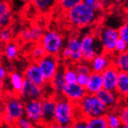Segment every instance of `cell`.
<instances>
[{
  "label": "cell",
  "mask_w": 128,
  "mask_h": 128,
  "mask_svg": "<svg viewBox=\"0 0 128 128\" xmlns=\"http://www.w3.org/2000/svg\"><path fill=\"white\" fill-rule=\"evenodd\" d=\"M67 18L72 25L81 28L92 24L96 18V12L82 1L67 12Z\"/></svg>",
  "instance_id": "7a4b0ae2"
},
{
  "label": "cell",
  "mask_w": 128,
  "mask_h": 128,
  "mask_svg": "<svg viewBox=\"0 0 128 128\" xmlns=\"http://www.w3.org/2000/svg\"><path fill=\"white\" fill-rule=\"evenodd\" d=\"M81 42V51L82 54V62L86 63H90V62L97 54L95 47L94 36L86 34L80 39Z\"/></svg>",
  "instance_id": "7c38bea8"
},
{
  "label": "cell",
  "mask_w": 128,
  "mask_h": 128,
  "mask_svg": "<svg viewBox=\"0 0 128 128\" xmlns=\"http://www.w3.org/2000/svg\"><path fill=\"white\" fill-rule=\"evenodd\" d=\"M12 128H19V127H16V126H13V127H12Z\"/></svg>",
  "instance_id": "c3c4849f"
},
{
  "label": "cell",
  "mask_w": 128,
  "mask_h": 128,
  "mask_svg": "<svg viewBox=\"0 0 128 128\" xmlns=\"http://www.w3.org/2000/svg\"><path fill=\"white\" fill-rule=\"evenodd\" d=\"M42 106V125L47 126L54 122L56 106V96H45L41 100Z\"/></svg>",
  "instance_id": "8fae6325"
},
{
  "label": "cell",
  "mask_w": 128,
  "mask_h": 128,
  "mask_svg": "<svg viewBox=\"0 0 128 128\" xmlns=\"http://www.w3.org/2000/svg\"><path fill=\"white\" fill-rule=\"evenodd\" d=\"M33 4L40 11H48L55 4L53 0H35Z\"/></svg>",
  "instance_id": "f546056e"
},
{
  "label": "cell",
  "mask_w": 128,
  "mask_h": 128,
  "mask_svg": "<svg viewBox=\"0 0 128 128\" xmlns=\"http://www.w3.org/2000/svg\"><path fill=\"white\" fill-rule=\"evenodd\" d=\"M85 88H82L78 84H65L64 86L61 96L64 97L66 100L70 101L75 106L83 99L86 95Z\"/></svg>",
  "instance_id": "4fadbf2b"
},
{
  "label": "cell",
  "mask_w": 128,
  "mask_h": 128,
  "mask_svg": "<svg viewBox=\"0 0 128 128\" xmlns=\"http://www.w3.org/2000/svg\"><path fill=\"white\" fill-rule=\"evenodd\" d=\"M88 74H78L76 84H78L82 88H85L88 83Z\"/></svg>",
  "instance_id": "ab89813d"
},
{
  "label": "cell",
  "mask_w": 128,
  "mask_h": 128,
  "mask_svg": "<svg viewBox=\"0 0 128 128\" xmlns=\"http://www.w3.org/2000/svg\"><path fill=\"white\" fill-rule=\"evenodd\" d=\"M78 74L73 68L72 65L64 66V78L66 84H75L77 80Z\"/></svg>",
  "instance_id": "83f0119b"
},
{
  "label": "cell",
  "mask_w": 128,
  "mask_h": 128,
  "mask_svg": "<svg viewBox=\"0 0 128 128\" xmlns=\"http://www.w3.org/2000/svg\"><path fill=\"white\" fill-rule=\"evenodd\" d=\"M72 128H87L86 120L84 118H77L72 124Z\"/></svg>",
  "instance_id": "f35d334b"
},
{
  "label": "cell",
  "mask_w": 128,
  "mask_h": 128,
  "mask_svg": "<svg viewBox=\"0 0 128 128\" xmlns=\"http://www.w3.org/2000/svg\"><path fill=\"white\" fill-rule=\"evenodd\" d=\"M96 96L109 110L117 106L120 96L116 92H111L102 88L99 92H97Z\"/></svg>",
  "instance_id": "e0dca14e"
},
{
  "label": "cell",
  "mask_w": 128,
  "mask_h": 128,
  "mask_svg": "<svg viewBox=\"0 0 128 128\" xmlns=\"http://www.w3.org/2000/svg\"><path fill=\"white\" fill-rule=\"evenodd\" d=\"M116 114L122 124H128V108L126 106H123Z\"/></svg>",
  "instance_id": "8d00e7d4"
},
{
  "label": "cell",
  "mask_w": 128,
  "mask_h": 128,
  "mask_svg": "<svg viewBox=\"0 0 128 128\" xmlns=\"http://www.w3.org/2000/svg\"><path fill=\"white\" fill-rule=\"evenodd\" d=\"M8 78H9L10 86L12 88L11 94L19 96L21 89L22 88V85H24V82L25 79L24 75H22L21 72L14 71L9 74Z\"/></svg>",
  "instance_id": "44dd1931"
},
{
  "label": "cell",
  "mask_w": 128,
  "mask_h": 128,
  "mask_svg": "<svg viewBox=\"0 0 128 128\" xmlns=\"http://www.w3.org/2000/svg\"><path fill=\"white\" fill-rule=\"evenodd\" d=\"M12 20V11L9 2L0 1V30L10 27Z\"/></svg>",
  "instance_id": "ac0fdd59"
},
{
  "label": "cell",
  "mask_w": 128,
  "mask_h": 128,
  "mask_svg": "<svg viewBox=\"0 0 128 128\" xmlns=\"http://www.w3.org/2000/svg\"><path fill=\"white\" fill-rule=\"evenodd\" d=\"M76 110L84 119L105 116L108 112L107 107L98 99L96 95L86 94L77 105Z\"/></svg>",
  "instance_id": "6da1fadb"
},
{
  "label": "cell",
  "mask_w": 128,
  "mask_h": 128,
  "mask_svg": "<svg viewBox=\"0 0 128 128\" xmlns=\"http://www.w3.org/2000/svg\"><path fill=\"white\" fill-rule=\"evenodd\" d=\"M117 31H118L119 38L128 44V24L127 22H125L124 24H123L117 30Z\"/></svg>",
  "instance_id": "d590c367"
},
{
  "label": "cell",
  "mask_w": 128,
  "mask_h": 128,
  "mask_svg": "<svg viewBox=\"0 0 128 128\" xmlns=\"http://www.w3.org/2000/svg\"><path fill=\"white\" fill-rule=\"evenodd\" d=\"M46 128H72V125H60L57 123L53 122L52 124L45 126Z\"/></svg>",
  "instance_id": "ee69618b"
},
{
  "label": "cell",
  "mask_w": 128,
  "mask_h": 128,
  "mask_svg": "<svg viewBox=\"0 0 128 128\" xmlns=\"http://www.w3.org/2000/svg\"><path fill=\"white\" fill-rule=\"evenodd\" d=\"M120 128H128V124H122Z\"/></svg>",
  "instance_id": "bcb514c9"
},
{
  "label": "cell",
  "mask_w": 128,
  "mask_h": 128,
  "mask_svg": "<svg viewBox=\"0 0 128 128\" xmlns=\"http://www.w3.org/2000/svg\"><path fill=\"white\" fill-rule=\"evenodd\" d=\"M81 2L82 0H62L58 3L62 9L68 12L72 8H74L75 6H77Z\"/></svg>",
  "instance_id": "d6a6232c"
},
{
  "label": "cell",
  "mask_w": 128,
  "mask_h": 128,
  "mask_svg": "<svg viewBox=\"0 0 128 128\" xmlns=\"http://www.w3.org/2000/svg\"><path fill=\"white\" fill-rule=\"evenodd\" d=\"M15 126L19 128H34V125L33 124V123L30 121L25 116L20 117L16 120Z\"/></svg>",
  "instance_id": "e575fe53"
},
{
  "label": "cell",
  "mask_w": 128,
  "mask_h": 128,
  "mask_svg": "<svg viewBox=\"0 0 128 128\" xmlns=\"http://www.w3.org/2000/svg\"><path fill=\"white\" fill-rule=\"evenodd\" d=\"M44 30L40 25H34L30 27L22 28L19 37L26 43H39L42 37Z\"/></svg>",
  "instance_id": "5bb4252c"
},
{
  "label": "cell",
  "mask_w": 128,
  "mask_h": 128,
  "mask_svg": "<svg viewBox=\"0 0 128 128\" xmlns=\"http://www.w3.org/2000/svg\"><path fill=\"white\" fill-rule=\"evenodd\" d=\"M116 92L121 97H127L128 95V73L119 72L116 80Z\"/></svg>",
  "instance_id": "603a6c76"
},
{
  "label": "cell",
  "mask_w": 128,
  "mask_h": 128,
  "mask_svg": "<svg viewBox=\"0 0 128 128\" xmlns=\"http://www.w3.org/2000/svg\"><path fill=\"white\" fill-rule=\"evenodd\" d=\"M111 59L112 55L104 53L96 54L89 63L92 72L101 74L104 70H106L109 66L111 65Z\"/></svg>",
  "instance_id": "2e32d148"
},
{
  "label": "cell",
  "mask_w": 128,
  "mask_h": 128,
  "mask_svg": "<svg viewBox=\"0 0 128 128\" xmlns=\"http://www.w3.org/2000/svg\"><path fill=\"white\" fill-rule=\"evenodd\" d=\"M36 63L41 71L45 80L49 83V82L58 69L60 60L58 57L46 54Z\"/></svg>",
  "instance_id": "8992f818"
},
{
  "label": "cell",
  "mask_w": 128,
  "mask_h": 128,
  "mask_svg": "<svg viewBox=\"0 0 128 128\" xmlns=\"http://www.w3.org/2000/svg\"><path fill=\"white\" fill-rule=\"evenodd\" d=\"M22 75L26 80L32 82L39 87L45 88L48 84L36 62L30 63L25 68Z\"/></svg>",
  "instance_id": "30bf717a"
},
{
  "label": "cell",
  "mask_w": 128,
  "mask_h": 128,
  "mask_svg": "<svg viewBox=\"0 0 128 128\" xmlns=\"http://www.w3.org/2000/svg\"><path fill=\"white\" fill-rule=\"evenodd\" d=\"M73 68L77 73V74H88L89 75L90 73L92 72L91 68L88 63H86L84 62H82L77 64H72Z\"/></svg>",
  "instance_id": "4dcf8cb0"
},
{
  "label": "cell",
  "mask_w": 128,
  "mask_h": 128,
  "mask_svg": "<svg viewBox=\"0 0 128 128\" xmlns=\"http://www.w3.org/2000/svg\"><path fill=\"white\" fill-rule=\"evenodd\" d=\"M12 36L13 32L10 27L0 30V43L3 44L4 45L10 42L12 40Z\"/></svg>",
  "instance_id": "1f68e13d"
},
{
  "label": "cell",
  "mask_w": 128,
  "mask_h": 128,
  "mask_svg": "<svg viewBox=\"0 0 128 128\" xmlns=\"http://www.w3.org/2000/svg\"><path fill=\"white\" fill-rule=\"evenodd\" d=\"M5 92V80L0 78V98H1Z\"/></svg>",
  "instance_id": "f6af8a7d"
},
{
  "label": "cell",
  "mask_w": 128,
  "mask_h": 128,
  "mask_svg": "<svg viewBox=\"0 0 128 128\" xmlns=\"http://www.w3.org/2000/svg\"><path fill=\"white\" fill-rule=\"evenodd\" d=\"M111 64L114 66L119 72L128 73V52L112 54Z\"/></svg>",
  "instance_id": "7402d4cb"
},
{
  "label": "cell",
  "mask_w": 128,
  "mask_h": 128,
  "mask_svg": "<svg viewBox=\"0 0 128 128\" xmlns=\"http://www.w3.org/2000/svg\"><path fill=\"white\" fill-rule=\"evenodd\" d=\"M118 72L119 71L111 64L101 73L103 89L111 92H116Z\"/></svg>",
  "instance_id": "9a60e30c"
},
{
  "label": "cell",
  "mask_w": 128,
  "mask_h": 128,
  "mask_svg": "<svg viewBox=\"0 0 128 128\" xmlns=\"http://www.w3.org/2000/svg\"><path fill=\"white\" fill-rule=\"evenodd\" d=\"M64 36L55 30H48L44 31L39 44L46 52L51 56L58 57L64 48Z\"/></svg>",
  "instance_id": "277c9868"
},
{
  "label": "cell",
  "mask_w": 128,
  "mask_h": 128,
  "mask_svg": "<svg viewBox=\"0 0 128 128\" xmlns=\"http://www.w3.org/2000/svg\"><path fill=\"white\" fill-rule=\"evenodd\" d=\"M8 76H9V72L7 71L6 66L0 64V78L5 80L6 78H8Z\"/></svg>",
  "instance_id": "7bdbcfd3"
},
{
  "label": "cell",
  "mask_w": 128,
  "mask_h": 128,
  "mask_svg": "<svg viewBox=\"0 0 128 128\" xmlns=\"http://www.w3.org/2000/svg\"><path fill=\"white\" fill-rule=\"evenodd\" d=\"M119 39L118 31L112 27L103 28L100 34V40L102 45L103 53L112 55L115 53V45Z\"/></svg>",
  "instance_id": "52a82bcc"
},
{
  "label": "cell",
  "mask_w": 128,
  "mask_h": 128,
  "mask_svg": "<svg viewBox=\"0 0 128 128\" xmlns=\"http://www.w3.org/2000/svg\"><path fill=\"white\" fill-rule=\"evenodd\" d=\"M24 116L34 125H42L41 100H34L24 102Z\"/></svg>",
  "instance_id": "ba28073f"
},
{
  "label": "cell",
  "mask_w": 128,
  "mask_h": 128,
  "mask_svg": "<svg viewBox=\"0 0 128 128\" xmlns=\"http://www.w3.org/2000/svg\"><path fill=\"white\" fill-rule=\"evenodd\" d=\"M67 48L72 53H78L81 51V42L77 36H71L67 42Z\"/></svg>",
  "instance_id": "f1b7e54d"
},
{
  "label": "cell",
  "mask_w": 128,
  "mask_h": 128,
  "mask_svg": "<svg viewBox=\"0 0 128 128\" xmlns=\"http://www.w3.org/2000/svg\"><path fill=\"white\" fill-rule=\"evenodd\" d=\"M107 120L109 128H120L122 124L118 117L116 112L114 110H108L106 114L105 115Z\"/></svg>",
  "instance_id": "4316f807"
},
{
  "label": "cell",
  "mask_w": 128,
  "mask_h": 128,
  "mask_svg": "<svg viewBox=\"0 0 128 128\" xmlns=\"http://www.w3.org/2000/svg\"><path fill=\"white\" fill-rule=\"evenodd\" d=\"M2 112L1 109H0V119H1V117H2Z\"/></svg>",
  "instance_id": "7dc6e473"
},
{
  "label": "cell",
  "mask_w": 128,
  "mask_h": 128,
  "mask_svg": "<svg viewBox=\"0 0 128 128\" xmlns=\"http://www.w3.org/2000/svg\"><path fill=\"white\" fill-rule=\"evenodd\" d=\"M76 106L64 97H56V106L54 122L60 125H72L76 116Z\"/></svg>",
  "instance_id": "3957f363"
},
{
  "label": "cell",
  "mask_w": 128,
  "mask_h": 128,
  "mask_svg": "<svg viewBox=\"0 0 128 128\" xmlns=\"http://www.w3.org/2000/svg\"><path fill=\"white\" fill-rule=\"evenodd\" d=\"M46 54V52L41 47V45L39 43H36L30 48V50L29 53V57L31 62H36Z\"/></svg>",
  "instance_id": "d4e9b609"
},
{
  "label": "cell",
  "mask_w": 128,
  "mask_h": 128,
  "mask_svg": "<svg viewBox=\"0 0 128 128\" xmlns=\"http://www.w3.org/2000/svg\"><path fill=\"white\" fill-rule=\"evenodd\" d=\"M127 49H128V44L119 38L115 45V53L116 52L118 54L124 53V52H127Z\"/></svg>",
  "instance_id": "74e56055"
},
{
  "label": "cell",
  "mask_w": 128,
  "mask_h": 128,
  "mask_svg": "<svg viewBox=\"0 0 128 128\" xmlns=\"http://www.w3.org/2000/svg\"><path fill=\"white\" fill-rule=\"evenodd\" d=\"M82 2L96 12L99 10H101L103 7V3L101 1H98V0H84V1H82Z\"/></svg>",
  "instance_id": "836d02e7"
},
{
  "label": "cell",
  "mask_w": 128,
  "mask_h": 128,
  "mask_svg": "<svg viewBox=\"0 0 128 128\" xmlns=\"http://www.w3.org/2000/svg\"><path fill=\"white\" fill-rule=\"evenodd\" d=\"M71 50L68 48L67 47L64 48L61 52V54H60V55H61L62 58L63 60H64V61H68V60H70V57H71ZM59 55V56H60Z\"/></svg>",
  "instance_id": "60d3db41"
},
{
  "label": "cell",
  "mask_w": 128,
  "mask_h": 128,
  "mask_svg": "<svg viewBox=\"0 0 128 128\" xmlns=\"http://www.w3.org/2000/svg\"><path fill=\"white\" fill-rule=\"evenodd\" d=\"M1 119L3 120V122L6 123V125H9L11 127H13L15 126V124H16V120H13L12 118L8 116H6V115H2Z\"/></svg>",
  "instance_id": "b9f144b4"
},
{
  "label": "cell",
  "mask_w": 128,
  "mask_h": 128,
  "mask_svg": "<svg viewBox=\"0 0 128 128\" xmlns=\"http://www.w3.org/2000/svg\"><path fill=\"white\" fill-rule=\"evenodd\" d=\"M4 55L10 62L15 61L20 54V46L17 42L11 40L4 45Z\"/></svg>",
  "instance_id": "cb8c5ba5"
},
{
  "label": "cell",
  "mask_w": 128,
  "mask_h": 128,
  "mask_svg": "<svg viewBox=\"0 0 128 128\" xmlns=\"http://www.w3.org/2000/svg\"><path fill=\"white\" fill-rule=\"evenodd\" d=\"M21 99L26 100H41L46 96H45L44 88L39 87L32 82L24 79L22 88L19 94Z\"/></svg>",
  "instance_id": "9c48e42d"
},
{
  "label": "cell",
  "mask_w": 128,
  "mask_h": 128,
  "mask_svg": "<svg viewBox=\"0 0 128 128\" xmlns=\"http://www.w3.org/2000/svg\"><path fill=\"white\" fill-rule=\"evenodd\" d=\"M87 128H109L106 116L86 119Z\"/></svg>",
  "instance_id": "484cf974"
},
{
  "label": "cell",
  "mask_w": 128,
  "mask_h": 128,
  "mask_svg": "<svg viewBox=\"0 0 128 128\" xmlns=\"http://www.w3.org/2000/svg\"><path fill=\"white\" fill-rule=\"evenodd\" d=\"M64 66L60 64L58 71L56 72L53 78H51V80L48 83L51 87V88L53 89L54 92L58 96L61 95L62 89L66 84L64 78Z\"/></svg>",
  "instance_id": "ffe728a7"
},
{
  "label": "cell",
  "mask_w": 128,
  "mask_h": 128,
  "mask_svg": "<svg viewBox=\"0 0 128 128\" xmlns=\"http://www.w3.org/2000/svg\"><path fill=\"white\" fill-rule=\"evenodd\" d=\"M87 94L96 95L101 89H102V75L100 73L91 72L88 75V80L86 86L85 87Z\"/></svg>",
  "instance_id": "d6986e66"
},
{
  "label": "cell",
  "mask_w": 128,
  "mask_h": 128,
  "mask_svg": "<svg viewBox=\"0 0 128 128\" xmlns=\"http://www.w3.org/2000/svg\"><path fill=\"white\" fill-rule=\"evenodd\" d=\"M2 115L8 116L16 121L24 116V101L17 95L10 94L5 98L2 104Z\"/></svg>",
  "instance_id": "5b68a950"
}]
</instances>
